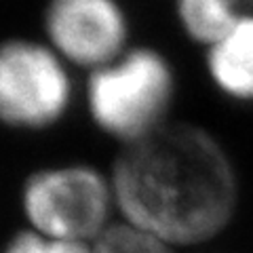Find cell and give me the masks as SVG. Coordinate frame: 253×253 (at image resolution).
Segmentation results:
<instances>
[{
  "label": "cell",
  "mask_w": 253,
  "mask_h": 253,
  "mask_svg": "<svg viewBox=\"0 0 253 253\" xmlns=\"http://www.w3.org/2000/svg\"><path fill=\"white\" fill-rule=\"evenodd\" d=\"M175 15L190 41L207 49L221 41L241 19L228 0H175Z\"/></svg>",
  "instance_id": "cell-7"
},
{
  "label": "cell",
  "mask_w": 253,
  "mask_h": 253,
  "mask_svg": "<svg viewBox=\"0 0 253 253\" xmlns=\"http://www.w3.org/2000/svg\"><path fill=\"white\" fill-rule=\"evenodd\" d=\"M112 181L89 165H59L34 171L21 188L30 230L49 239L93 243L110 226Z\"/></svg>",
  "instance_id": "cell-3"
},
{
  "label": "cell",
  "mask_w": 253,
  "mask_h": 253,
  "mask_svg": "<svg viewBox=\"0 0 253 253\" xmlns=\"http://www.w3.org/2000/svg\"><path fill=\"white\" fill-rule=\"evenodd\" d=\"M175 97V72L152 46L126 49L86 83V108L95 126L131 146L163 129Z\"/></svg>",
  "instance_id": "cell-2"
},
{
  "label": "cell",
  "mask_w": 253,
  "mask_h": 253,
  "mask_svg": "<svg viewBox=\"0 0 253 253\" xmlns=\"http://www.w3.org/2000/svg\"><path fill=\"white\" fill-rule=\"evenodd\" d=\"M110 181L126 224L171 247L213 239L232 221L239 203L230 156L211 133L188 123H167L125 146Z\"/></svg>",
  "instance_id": "cell-1"
},
{
  "label": "cell",
  "mask_w": 253,
  "mask_h": 253,
  "mask_svg": "<svg viewBox=\"0 0 253 253\" xmlns=\"http://www.w3.org/2000/svg\"><path fill=\"white\" fill-rule=\"evenodd\" d=\"M72 104V81L49 44L9 38L0 42V123L21 131L57 125Z\"/></svg>",
  "instance_id": "cell-4"
},
{
  "label": "cell",
  "mask_w": 253,
  "mask_h": 253,
  "mask_svg": "<svg viewBox=\"0 0 253 253\" xmlns=\"http://www.w3.org/2000/svg\"><path fill=\"white\" fill-rule=\"evenodd\" d=\"M42 23L51 49L91 72L126 51L129 19L118 0H49Z\"/></svg>",
  "instance_id": "cell-5"
},
{
  "label": "cell",
  "mask_w": 253,
  "mask_h": 253,
  "mask_svg": "<svg viewBox=\"0 0 253 253\" xmlns=\"http://www.w3.org/2000/svg\"><path fill=\"white\" fill-rule=\"evenodd\" d=\"M93 253H173L171 245L131 224H110L91 243Z\"/></svg>",
  "instance_id": "cell-8"
},
{
  "label": "cell",
  "mask_w": 253,
  "mask_h": 253,
  "mask_svg": "<svg viewBox=\"0 0 253 253\" xmlns=\"http://www.w3.org/2000/svg\"><path fill=\"white\" fill-rule=\"evenodd\" d=\"M207 72L224 97L253 104V15L207 49Z\"/></svg>",
  "instance_id": "cell-6"
},
{
  "label": "cell",
  "mask_w": 253,
  "mask_h": 253,
  "mask_svg": "<svg viewBox=\"0 0 253 253\" xmlns=\"http://www.w3.org/2000/svg\"><path fill=\"white\" fill-rule=\"evenodd\" d=\"M0 253H93L91 245L70 243L59 239H49L34 230H23L13 234Z\"/></svg>",
  "instance_id": "cell-9"
},
{
  "label": "cell",
  "mask_w": 253,
  "mask_h": 253,
  "mask_svg": "<svg viewBox=\"0 0 253 253\" xmlns=\"http://www.w3.org/2000/svg\"><path fill=\"white\" fill-rule=\"evenodd\" d=\"M241 17H251L253 15V0H228Z\"/></svg>",
  "instance_id": "cell-10"
}]
</instances>
